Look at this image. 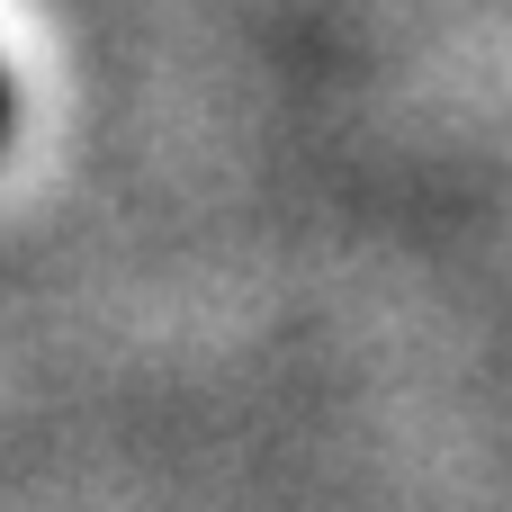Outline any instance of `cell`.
Segmentation results:
<instances>
[{
    "label": "cell",
    "instance_id": "obj_1",
    "mask_svg": "<svg viewBox=\"0 0 512 512\" xmlns=\"http://www.w3.org/2000/svg\"><path fill=\"white\" fill-rule=\"evenodd\" d=\"M0 135H9V90H0Z\"/></svg>",
    "mask_w": 512,
    "mask_h": 512
}]
</instances>
